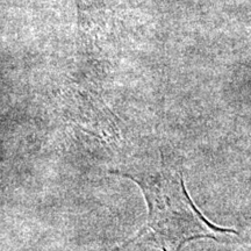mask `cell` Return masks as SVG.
<instances>
[{"instance_id":"1","label":"cell","mask_w":251,"mask_h":251,"mask_svg":"<svg viewBox=\"0 0 251 251\" xmlns=\"http://www.w3.org/2000/svg\"><path fill=\"white\" fill-rule=\"evenodd\" d=\"M139 185L148 203L146 228L163 251H180L194 238L213 237L207 230H226L209 225L197 211L185 190L183 175L170 170L148 174H121Z\"/></svg>"}]
</instances>
